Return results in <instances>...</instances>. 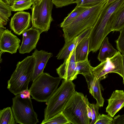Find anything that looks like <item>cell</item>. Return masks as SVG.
I'll list each match as a JSON object with an SVG mask.
<instances>
[{
  "mask_svg": "<svg viewBox=\"0 0 124 124\" xmlns=\"http://www.w3.org/2000/svg\"><path fill=\"white\" fill-rule=\"evenodd\" d=\"M124 2V0H116L105 4L90 31L89 36L90 47L95 50L100 48L104 39L112 31L111 16Z\"/></svg>",
  "mask_w": 124,
  "mask_h": 124,
  "instance_id": "6da1fadb",
  "label": "cell"
},
{
  "mask_svg": "<svg viewBox=\"0 0 124 124\" xmlns=\"http://www.w3.org/2000/svg\"><path fill=\"white\" fill-rule=\"evenodd\" d=\"M35 63L34 57L28 56L18 62L16 68L8 82L7 88L15 96L28 89Z\"/></svg>",
  "mask_w": 124,
  "mask_h": 124,
  "instance_id": "7a4b0ae2",
  "label": "cell"
},
{
  "mask_svg": "<svg viewBox=\"0 0 124 124\" xmlns=\"http://www.w3.org/2000/svg\"><path fill=\"white\" fill-rule=\"evenodd\" d=\"M106 3L88 8L71 23L62 28L65 43L71 41L84 30L92 27Z\"/></svg>",
  "mask_w": 124,
  "mask_h": 124,
  "instance_id": "3957f363",
  "label": "cell"
},
{
  "mask_svg": "<svg viewBox=\"0 0 124 124\" xmlns=\"http://www.w3.org/2000/svg\"><path fill=\"white\" fill-rule=\"evenodd\" d=\"M72 81L63 79L60 86L46 102L44 110L43 123L59 112L62 111L67 103L75 91V85Z\"/></svg>",
  "mask_w": 124,
  "mask_h": 124,
  "instance_id": "277c9868",
  "label": "cell"
},
{
  "mask_svg": "<svg viewBox=\"0 0 124 124\" xmlns=\"http://www.w3.org/2000/svg\"><path fill=\"white\" fill-rule=\"evenodd\" d=\"M89 102L87 95L75 91L66 104L62 112L73 124H90L87 107Z\"/></svg>",
  "mask_w": 124,
  "mask_h": 124,
  "instance_id": "5b68a950",
  "label": "cell"
},
{
  "mask_svg": "<svg viewBox=\"0 0 124 124\" xmlns=\"http://www.w3.org/2000/svg\"><path fill=\"white\" fill-rule=\"evenodd\" d=\"M30 95L28 90L12 98V109L16 123L36 124L39 122L37 115L33 108Z\"/></svg>",
  "mask_w": 124,
  "mask_h": 124,
  "instance_id": "8992f818",
  "label": "cell"
},
{
  "mask_svg": "<svg viewBox=\"0 0 124 124\" xmlns=\"http://www.w3.org/2000/svg\"><path fill=\"white\" fill-rule=\"evenodd\" d=\"M62 79L43 72L33 82L29 90L32 98L38 102H46L58 88Z\"/></svg>",
  "mask_w": 124,
  "mask_h": 124,
  "instance_id": "52a82bcc",
  "label": "cell"
},
{
  "mask_svg": "<svg viewBox=\"0 0 124 124\" xmlns=\"http://www.w3.org/2000/svg\"><path fill=\"white\" fill-rule=\"evenodd\" d=\"M53 4L52 0H38L35 1L31 8V21L32 26L42 32L49 29L53 21L52 11Z\"/></svg>",
  "mask_w": 124,
  "mask_h": 124,
  "instance_id": "ba28073f",
  "label": "cell"
},
{
  "mask_svg": "<svg viewBox=\"0 0 124 124\" xmlns=\"http://www.w3.org/2000/svg\"><path fill=\"white\" fill-rule=\"evenodd\" d=\"M111 73H116L123 77L122 55L119 51L112 57L107 58L94 67L92 76L95 81L99 78L104 79L106 75Z\"/></svg>",
  "mask_w": 124,
  "mask_h": 124,
  "instance_id": "9c48e42d",
  "label": "cell"
},
{
  "mask_svg": "<svg viewBox=\"0 0 124 124\" xmlns=\"http://www.w3.org/2000/svg\"><path fill=\"white\" fill-rule=\"evenodd\" d=\"M75 51V48L69 56L64 59L63 63L56 69L59 77L67 81H72L77 77Z\"/></svg>",
  "mask_w": 124,
  "mask_h": 124,
  "instance_id": "30bf717a",
  "label": "cell"
},
{
  "mask_svg": "<svg viewBox=\"0 0 124 124\" xmlns=\"http://www.w3.org/2000/svg\"><path fill=\"white\" fill-rule=\"evenodd\" d=\"M0 28V50L2 53L12 54L16 53L20 46L21 41L8 29Z\"/></svg>",
  "mask_w": 124,
  "mask_h": 124,
  "instance_id": "8fae6325",
  "label": "cell"
},
{
  "mask_svg": "<svg viewBox=\"0 0 124 124\" xmlns=\"http://www.w3.org/2000/svg\"><path fill=\"white\" fill-rule=\"evenodd\" d=\"M42 32L40 30L32 26L24 31L22 34V41L19 48V53L22 54L29 53L35 49Z\"/></svg>",
  "mask_w": 124,
  "mask_h": 124,
  "instance_id": "7c38bea8",
  "label": "cell"
},
{
  "mask_svg": "<svg viewBox=\"0 0 124 124\" xmlns=\"http://www.w3.org/2000/svg\"><path fill=\"white\" fill-rule=\"evenodd\" d=\"M31 19L29 12L23 11L17 12L11 19L10 28L15 34L20 35L30 27Z\"/></svg>",
  "mask_w": 124,
  "mask_h": 124,
  "instance_id": "4fadbf2b",
  "label": "cell"
},
{
  "mask_svg": "<svg viewBox=\"0 0 124 124\" xmlns=\"http://www.w3.org/2000/svg\"><path fill=\"white\" fill-rule=\"evenodd\" d=\"M35 58V63L31 81L33 82L43 72L44 69L52 53L41 50L39 51L35 49L32 55Z\"/></svg>",
  "mask_w": 124,
  "mask_h": 124,
  "instance_id": "5bb4252c",
  "label": "cell"
},
{
  "mask_svg": "<svg viewBox=\"0 0 124 124\" xmlns=\"http://www.w3.org/2000/svg\"><path fill=\"white\" fill-rule=\"evenodd\" d=\"M108 104L106 112L112 117L124 107V92L116 90L113 91L109 98L107 100Z\"/></svg>",
  "mask_w": 124,
  "mask_h": 124,
  "instance_id": "9a60e30c",
  "label": "cell"
},
{
  "mask_svg": "<svg viewBox=\"0 0 124 124\" xmlns=\"http://www.w3.org/2000/svg\"><path fill=\"white\" fill-rule=\"evenodd\" d=\"M84 77L87 83L90 93L96 100V103L100 107H102L104 100L101 93L100 81L103 79L99 78L95 81L92 75H86Z\"/></svg>",
  "mask_w": 124,
  "mask_h": 124,
  "instance_id": "2e32d148",
  "label": "cell"
},
{
  "mask_svg": "<svg viewBox=\"0 0 124 124\" xmlns=\"http://www.w3.org/2000/svg\"><path fill=\"white\" fill-rule=\"evenodd\" d=\"M110 22L112 31H119L124 26V2L112 15Z\"/></svg>",
  "mask_w": 124,
  "mask_h": 124,
  "instance_id": "e0dca14e",
  "label": "cell"
},
{
  "mask_svg": "<svg viewBox=\"0 0 124 124\" xmlns=\"http://www.w3.org/2000/svg\"><path fill=\"white\" fill-rule=\"evenodd\" d=\"M89 36L81 41L77 44L75 48V57L76 62L88 59L89 53Z\"/></svg>",
  "mask_w": 124,
  "mask_h": 124,
  "instance_id": "ac0fdd59",
  "label": "cell"
},
{
  "mask_svg": "<svg viewBox=\"0 0 124 124\" xmlns=\"http://www.w3.org/2000/svg\"><path fill=\"white\" fill-rule=\"evenodd\" d=\"M100 48L97 58L101 62L105 61L107 58L112 57L118 51L110 43L107 37L104 39Z\"/></svg>",
  "mask_w": 124,
  "mask_h": 124,
  "instance_id": "d6986e66",
  "label": "cell"
},
{
  "mask_svg": "<svg viewBox=\"0 0 124 124\" xmlns=\"http://www.w3.org/2000/svg\"><path fill=\"white\" fill-rule=\"evenodd\" d=\"M79 43L78 37L77 36L71 41L65 44L57 55L58 59H65L68 57L71 52L75 48Z\"/></svg>",
  "mask_w": 124,
  "mask_h": 124,
  "instance_id": "ffe728a7",
  "label": "cell"
},
{
  "mask_svg": "<svg viewBox=\"0 0 124 124\" xmlns=\"http://www.w3.org/2000/svg\"><path fill=\"white\" fill-rule=\"evenodd\" d=\"M11 6L2 0H0V27L5 28L4 25L7 24L9 17L12 15Z\"/></svg>",
  "mask_w": 124,
  "mask_h": 124,
  "instance_id": "44dd1931",
  "label": "cell"
},
{
  "mask_svg": "<svg viewBox=\"0 0 124 124\" xmlns=\"http://www.w3.org/2000/svg\"><path fill=\"white\" fill-rule=\"evenodd\" d=\"M88 8L76 6L61 23L60 25V27L62 28L70 24Z\"/></svg>",
  "mask_w": 124,
  "mask_h": 124,
  "instance_id": "7402d4cb",
  "label": "cell"
},
{
  "mask_svg": "<svg viewBox=\"0 0 124 124\" xmlns=\"http://www.w3.org/2000/svg\"><path fill=\"white\" fill-rule=\"evenodd\" d=\"M94 67L91 65L88 59L77 62L76 71L78 75L80 74L84 76L86 75L91 76Z\"/></svg>",
  "mask_w": 124,
  "mask_h": 124,
  "instance_id": "603a6c76",
  "label": "cell"
},
{
  "mask_svg": "<svg viewBox=\"0 0 124 124\" xmlns=\"http://www.w3.org/2000/svg\"><path fill=\"white\" fill-rule=\"evenodd\" d=\"M15 123L16 120L10 107H8L0 110V124H14Z\"/></svg>",
  "mask_w": 124,
  "mask_h": 124,
  "instance_id": "cb8c5ba5",
  "label": "cell"
},
{
  "mask_svg": "<svg viewBox=\"0 0 124 124\" xmlns=\"http://www.w3.org/2000/svg\"><path fill=\"white\" fill-rule=\"evenodd\" d=\"M34 0H14L11 6L12 11H20L28 9L35 2Z\"/></svg>",
  "mask_w": 124,
  "mask_h": 124,
  "instance_id": "d4e9b609",
  "label": "cell"
},
{
  "mask_svg": "<svg viewBox=\"0 0 124 124\" xmlns=\"http://www.w3.org/2000/svg\"><path fill=\"white\" fill-rule=\"evenodd\" d=\"M70 124L62 111L44 122L43 124Z\"/></svg>",
  "mask_w": 124,
  "mask_h": 124,
  "instance_id": "484cf974",
  "label": "cell"
},
{
  "mask_svg": "<svg viewBox=\"0 0 124 124\" xmlns=\"http://www.w3.org/2000/svg\"><path fill=\"white\" fill-rule=\"evenodd\" d=\"M108 0H76V6L89 8L106 3Z\"/></svg>",
  "mask_w": 124,
  "mask_h": 124,
  "instance_id": "4316f807",
  "label": "cell"
},
{
  "mask_svg": "<svg viewBox=\"0 0 124 124\" xmlns=\"http://www.w3.org/2000/svg\"><path fill=\"white\" fill-rule=\"evenodd\" d=\"M119 31L120 35L116 42L117 49L122 54H124V26Z\"/></svg>",
  "mask_w": 124,
  "mask_h": 124,
  "instance_id": "83f0119b",
  "label": "cell"
},
{
  "mask_svg": "<svg viewBox=\"0 0 124 124\" xmlns=\"http://www.w3.org/2000/svg\"><path fill=\"white\" fill-rule=\"evenodd\" d=\"M88 105L91 109L92 113V120L90 124H95L100 114L99 112L100 107L97 103L91 104L89 102Z\"/></svg>",
  "mask_w": 124,
  "mask_h": 124,
  "instance_id": "f1b7e54d",
  "label": "cell"
},
{
  "mask_svg": "<svg viewBox=\"0 0 124 124\" xmlns=\"http://www.w3.org/2000/svg\"><path fill=\"white\" fill-rule=\"evenodd\" d=\"M113 118L108 114H100L95 124H112Z\"/></svg>",
  "mask_w": 124,
  "mask_h": 124,
  "instance_id": "f546056e",
  "label": "cell"
},
{
  "mask_svg": "<svg viewBox=\"0 0 124 124\" xmlns=\"http://www.w3.org/2000/svg\"><path fill=\"white\" fill-rule=\"evenodd\" d=\"M76 0H52L56 8H62L69 5L75 3Z\"/></svg>",
  "mask_w": 124,
  "mask_h": 124,
  "instance_id": "4dcf8cb0",
  "label": "cell"
},
{
  "mask_svg": "<svg viewBox=\"0 0 124 124\" xmlns=\"http://www.w3.org/2000/svg\"><path fill=\"white\" fill-rule=\"evenodd\" d=\"M112 124H124V114L121 115H119L115 116Z\"/></svg>",
  "mask_w": 124,
  "mask_h": 124,
  "instance_id": "1f68e13d",
  "label": "cell"
},
{
  "mask_svg": "<svg viewBox=\"0 0 124 124\" xmlns=\"http://www.w3.org/2000/svg\"><path fill=\"white\" fill-rule=\"evenodd\" d=\"M87 116L89 118L91 119L92 113V110L88 105L87 107Z\"/></svg>",
  "mask_w": 124,
  "mask_h": 124,
  "instance_id": "d6a6232c",
  "label": "cell"
},
{
  "mask_svg": "<svg viewBox=\"0 0 124 124\" xmlns=\"http://www.w3.org/2000/svg\"><path fill=\"white\" fill-rule=\"evenodd\" d=\"M123 57V83L124 85V54H122Z\"/></svg>",
  "mask_w": 124,
  "mask_h": 124,
  "instance_id": "836d02e7",
  "label": "cell"
},
{
  "mask_svg": "<svg viewBox=\"0 0 124 124\" xmlns=\"http://www.w3.org/2000/svg\"><path fill=\"white\" fill-rule=\"evenodd\" d=\"M3 1L7 4L10 5H12L14 0H2Z\"/></svg>",
  "mask_w": 124,
  "mask_h": 124,
  "instance_id": "e575fe53",
  "label": "cell"
},
{
  "mask_svg": "<svg viewBox=\"0 0 124 124\" xmlns=\"http://www.w3.org/2000/svg\"><path fill=\"white\" fill-rule=\"evenodd\" d=\"M116 0H108L106 3L108 4L113 2Z\"/></svg>",
  "mask_w": 124,
  "mask_h": 124,
  "instance_id": "d590c367",
  "label": "cell"
},
{
  "mask_svg": "<svg viewBox=\"0 0 124 124\" xmlns=\"http://www.w3.org/2000/svg\"><path fill=\"white\" fill-rule=\"evenodd\" d=\"M34 0L35 1H37V0Z\"/></svg>",
  "mask_w": 124,
  "mask_h": 124,
  "instance_id": "8d00e7d4",
  "label": "cell"
}]
</instances>
